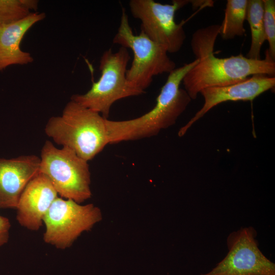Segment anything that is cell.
Instances as JSON below:
<instances>
[{"instance_id":"obj_1","label":"cell","mask_w":275,"mask_h":275,"mask_svg":"<svg viewBox=\"0 0 275 275\" xmlns=\"http://www.w3.org/2000/svg\"><path fill=\"white\" fill-rule=\"evenodd\" d=\"M219 32V25L214 24L199 29L193 35L191 47L199 62L182 80L191 100L206 88L230 85L255 74L274 76L275 61L266 52L263 60L250 59L241 53L225 58L215 57L213 51Z\"/></svg>"},{"instance_id":"obj_2","label":"cell","mask_w":275,"mask_h":275,"mask_svg":"<svg viewBox=\"0 0 275 275\" xmlns=\"http://www.w3.org/2000/svg\"><path fill=\"white\" fill-rule=\"evenodd\" d=\"M198 62L196 59L169 74L155 106L148 112L128 120L106 119L109 144L151 137L174 125L191 100L186 91L180 88L182 80Z\"/></svg>"},{"instance_id":"obj_3","label":"cell","mask_w":275,"mask_h":275,"mask_svg":"<svg viewBox=\"0 0 275 275\" xmlns=\"http://www.w3.org/2000/svg\"><path fill=\"white\" fill-rule=\"evenodd\" d=\"M106 119L71 100L61 116L50 118L45 132L56 143L70 148L88 161L109 144Z\"/></svg>"},{"instance_id":"obj_4","label":"cell","mask_w":275,"mask_h":275,"mask_svg":"<svg viewBox=\"0 0 275 275\" xmlns=\"http://www.w3.org/2000/svg\"><path fill=\"white\" fill-rule=\"evenodd\" d=\"M130 59L128 49L124 47L121 46L116 52L111 49L104 51L99 62L100 78L93 82L88 92L73 95L71 100L107 119L111 106L116 101L145 92L132 85L126 78Z\"/></svg>"},{"instance_id":"obj_5","label":"cell","mask_w":275,"mask_h":275,"mask_svg":"<svg viewBox=\"0 0 275 275\" xmlns=\"http://www.w3.org/2000/svg\"><path fill=\"white\" fill-rule=\"evenodd\" d=\"M39 172L51 182L61 198L80 204L91 198L88 161L67 147L59 149L46 141L41 152Z\"/></svg>"},{"instance_id":"obj_6","label":"cell","mask_w":275,"mask_h":275,"mask_svg":"<svg viewBox=\"0 0 275 275\" xmlns=\"http://www.w3.org/2000/svg\"><path fill=\"white\" fill-rule=\"evenodd\" d=\"M113 42L132 51L133 59L127 69L126 78L143 91L150 86L154 76L164 73L169 74L176 68L175 63L168 56L163 47L142 32L138 35L133 33L124 8Z\"/></svg>"},{"instance_id":"obj_7","label":"cell","mask_w":275,"mask_h":275,"mask_svg":"<svg viewBox=\"0 0 275 275\" xmlns=\"http://www.w3.org/2000/svg\"><path fill=\"white\" fill-rule=\"evenodd\" d=\"M101 219L100 209L94 204L83 205L72 200L58 197L43 218L45 226L43 240L57 249L64 250Z\"/></svg>"},{"instance_id":"obj_8","label":"cell","mask_w":275,"mask_h":275,"mask_svg":"<svg viewBox=\"0 0 275 275\" xmlns=\"http://www.w3.org/2000/svg\"><path fill=\"white\" fill-rule=\"evenodd\" d=\"M190 2L174 0L171 4H162L153 0H130L129 6L132 16L141 22V32L168 53H176L183 45L186 35L183 22L175 21V13Z\"/></svg>"},{"instance_id":"obj_9","label":"cell","mask_w":275,"mask_h":275,"mask_svg":"<svg viewBox=\"0 0 275 275\" xmlns=\"http://www.w3.org/2000/svg\"><path fill=\"white\" fill-rule=\"evenodd\" d=\"M257 235L253 227L230 233L226 256L211 270L201 275H275V264L260 250Z\"/></svg>"},{"instance_id":"obj_10","label":"cell","mask_w":275,"mask_h":275,"mask_svg":"<svg viewBox=\"0 0 275 275\" xmlns=\"http://www.w3.org/2000/svg\"><path fill=\"white\" fill-rule=\"evenodd\" d=\"M274 86V76L258 74L230 85L202 89L199 93L204 100L202 107L180 129L178 135L180 137L184 135L194 123L218 104L227 101H253Z\"/></svg>"},{"instance_id":"obj_11","label":"cell","mask_w":275,"mask_h":275,"mask_svg":"<svg viewBox=\"0 0 275 275\" xmlns=\"http://www.w3.org/2000/svg\"><path fill=\"white\" fill-rule=\"evenodd\" d=\"M58 193L50 180L39 173L27 184L16 207V219L25 228L37 231Z\"/></svg>"},{"instance_id":"obj_12","label":"cell","mask_w":275,"mask_h":275,"mask_svg":"<svg viewBox=\"0 0 275 275\" xmlns=\"http://www.w3.org/2000/svg\"><path fill=\"white\" fill-rule=\"evenodd\" d=\"M40 163L35 155L0 158V209H16L25 187L39 173Z\"/></svg>"},{"instance_id":"obj_13","label":"cell","mask_w":275,"mask_h":275,"mask_svg":"<svg viewBox=\"0 0 275 275\" xmlns=\"http://www.w3.org/2000/svg\"><path fill=\"white\" fill-rule=\"evenodd\" d=\"M45 17V13L35 12L19 21L0 24V71L9 66L25 65L33 61L30 53L20 49V42L27 31Z\"/></svg>"},{"instance_id":"obj_14","label":"cell","mask_w":275,"mask_h":275,"mask_svg":"<svg viewBox=\"0 0 275 275\" xmlns=\"http://www.w3.org/2000/svg\"><path fill=\"white\" fill-rule=\"evenodd\" d=\"M251 33V43L246 57L260 60V51L266 40L263 24V0H248L246 19Z\"/></svg>"},{"instance_id":"obj_15","label":"cell","mask_w":275,"mask_h":275,"mask_svg":"<svg viewBox=\"0 0 275 275\" xmlns=\"http://www.w3.org/2000/svg\"><path fill=\"white\" fill-rule=\"evenodd\" d=\"M248 0H227L225 15L219 25V33L224 40L233 39L244 35Z\"/></svg>"},{"instance_id":"obj_16","label":"cell","mask_w":275,"mask_h":275,"mask_svg":"<svg viewBox=\"0 0 275 275\" xmlns=\"http://www.w3.org/2000/svg\"><path fill=\"white\" fill-rule=\"evenodd\" d=\"M36 0H0V24H7L21 20L36 10Z\"/></svg>"},{"instance_id":"obj_17","label":"cell","mask_w":275,"mask_h":275,"mask_svg":"<svg viewBox=\"0 0 275 275\" xmlns=\"http://www.w3.org/2000/svg\"><path fill=\"white\" fill-rule=\"evenodd\" d=\"M263 3L264 33L268 43L266 52L275 61V1L263 0Z\"/></svg>"},{"instance_id":"obj_18","label":"cell","mask_w":275,"mask_h":275,"mask_svg":"<svg viewBox=\"0 0 275 275\" xmlns=\"http://www.w3.org/2000/svg\"><path fill=\"white\" fill-rule=\"evenodd\" d=\"M11 226L9 218L0 215V247L8 242Z\"/></svg>"}]
</instances>
